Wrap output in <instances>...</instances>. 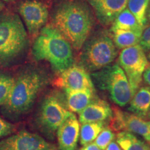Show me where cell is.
<instances>
[{"label": "cell", "mask_w": 150, "mask_h": 150, "mask_svg": "<svg viewBox=\"0 0 150 150\" xmlns=\"http://www.w3.org/2000/svg\"><path fill=\"white\" fill-rule=\"evenodd\" d=\"M32 53L37 61H46L58 74L73 65L72 45L53 24L40 30L33 43Z\"/></svg>", "instance_id": "1"}, {"label": "cell", "mask_w": 150, "mask_h": 150, "mask_svg": "<svg viewBox=\"0 0 150 150\" xmlns=\"http://www.w3.org/2000/svg\"><path fill=\"white\" fill-rule=\"evenodd\" d=\"M53 25L71 45L80 50L93 27V19L88 9L78 3H67L57 9Z\"/></svg>", "instance_id": "2"}, {"label": "cell", "mask_w": 150, "mask_h": 150, "mask_svg": "<svg viewBox=\"0 0 150 150\" xmlns=\"http://www.w3.org/2000/svg\"><path fill=\"white\" fill-rule=\"evenodd\" d=\"M46 82L45 76L38 70H28L20 74L15 79L10 95L3 106L4 110L13 115L27 112Z\"/></svg>", "instance_id": "3"}, {"label": "cell", "mask_w": 150, "mask_h": 150, "mask_svg": "<svg viewBox=\"0 0 150 150\" xmlns=\"http://www.w3.org/2000/svg\"><path fill=\"white\" fill-rule=\"evenodd\" d=\"M27 44V33L20 17L11 13L0 16V65L16 59Z\"/></svg>", "instance_id": "4"}, {"label": "cell", "mask_w": 150, "mask_h": 150, "mask_svg": "<svg viewBox=\"0 0 150 150\" xmlns=\"http://www.w3.org/2000/svg\"><path fill=\"white\" fill-rule=\"evenodd\" d=\"M91 79L99 89L107 92L115 104L123 107L130 102L132 95L128 79L117 63L92 73Z\"/></svg>", "instance_id": "5"}, {"label": "cell", "mask_w": 150, "mask_h": 150, "mask_svg": "<svg viewBox=\"0 0 150 150\" xmlns=\"http://www.w3.org/2000/svg\"><path fill=\"white\" fill-rule=\"evenodd\" d=\"M117 55V47L106 35L93 39L82 54V63L89 71H97L109 65Z\"/></svg>", "instance_id": "6"}, {"label": "cell", "mask_w": 150, "mask_h": 150, "mask_svg": "<svg viewBox=\"0 0 150 150\" xmlns=\"http://www.w3.org/2000/svg\"><path fill=\"white\" fill-rule=\"evenodd\" d=\"M118 65L126 74L133 97L140 88L142 74L149 65L145 52L140 45L123 49L118 58Z\"/></svg>", "instance_id": "7"}, {"label": "cell", "mask_w": 150, "mask_h": 150, "mask_svg": "<svg viewBox=\"0 0 150 150\" xmlns=\"http://www.w3.org/2000/svg\"><path fill=\"white\" fill-rule=\"evenodd\" d=\"M72 114L59 95L51 94L42 101L38 120L45 132L53 135Z\"/></svg>", "instance_id": "8"}, {"label": "cell", "mask_w": 150, "mask_h": 150, "mask_svg": "<svg viewBox=\"0 0 150 150\" xmlns=\"http://www.w3.org/2000/svg\"><path fill=\"white\" fill-rule=\"evenodd\" d=\"M112 115L109 120V129L120 132L127 131L142 136L150 143V127L148 122L131 112H125L116 106L112 107Z\"/></svg>", "instance_id": "9"}, {"label": "cell", "mask_w": 150, "mask_h": 150, "mask_svg": "<svg viewBox=\"0 0 150 150\" xmlns=\"http://www.w3.org/2000/svg\"><path fill=\"white\" fill-rule=\"evenodd\" d=\"M0 150H57L39 135L21 130L0 140Z\"/></svg>", "instance_id": "10"}, {"label": "cell", "mask_w": 150, "mask_h": 150, "mask_svg": "<svg viewBox=\"0 0 150 150\" xmlns=\"http://www.w3.org/2000/svg\"><path fill=\"white\" fill-rule=\"evenodd\" d=\"M29 34L35 36L47 21L49 12L47 6L35 0L25 1L19 7Z\"/></svg>", "instance_id": "11"}, {"label": "cell", "mask_w": 150, "mask_h": 150, "mask_svg": "<svg viewBox=\"0 0 150 150\" xmlns=\"http://www.w3.org/2000/svg\"><path fill=\"white\" fill-rule=\"evenodd\" d=\"M54 85L64 90H93L95 91L93 80L85 68L79 65L72 66L63 71L54 80Z\"/></svg>", "instance_id": "12"}, {"label": "cell", "mask_w": 150, "mask_h": 150, "mask_svg": "<svg viewBox=\"0 0 150 150\" xmlns=\"http://www.w3.org/2000/svg\"><path fill=\"white\" fill-rule=\"evenodd\" d=\"M99 20L105 25L112 24L126 8L128 0H88Z\"/></svg>", "instance_id": "13"}, {"label": "cell", "mask_w": 150, "mask_h": 150, "mask_svg": "<svg viewBox=\"0 0 150 150\" xmlns=\"http://www.w3.org/2000/svg\"><path fill=\"white\" fill-rule=\"evenodd\" d=\"M79 123L72 113L58 129L57 138L60 150H76L79 139Z\"/></svg>", "instance_id": "14"}, {"label": "cell", "mask_w": 150, "mask_h": 150, "mask_svg": "<svg viewBox=\"0 0 150 150\" xmlns=\"http://www.w3.org/2000/svg\"><path fill=\"white\" fill-rule=\"evenodd\" d=\"M112 115V108L107 102L97 98L79 113L80 123L100 122L110 120Z\"/></svg>", "instance_id": "15"}, {"label": "cell", "mask_w": 150, "mask_h": 150, "mask_svg": "<svg viewBox=\"0 0 150 150\" xmlns=\"http://www.w3.org/2000/svg\"><path fill=\"white\" fill-rule=\"evenodd\" d=\"M66 106L71 112L79 113L97 97L93 90H65Z\"/></svg>", "instance_id": "16"}, {"label": "cell", "mask_w": 150, "mask_h": 150, "mask_svg": "<svg viewBox=\"0 0 150 150\" xmlns=\"http://www.w3.org/2000/svg\"><path fill=\"white\" fill-rule=\"evenodd\" d=\"M128 110L135 115L145 117L150 111V88L140 87L132 97Z\"/></svg>", "instance_id": "17"}, {"label": "cell", "mask_w": 150, "mask_h": 150, "mask_svg": "<svg viewBox=\"0 0 150 150\" xmlns=\"http://www.w3.org/2000/svg\"><path fill=\"white\" fill-rule=\"evenodd\" d=\"M144 28L140 25L134 15L130 12L128 8L125 10L117 16L112 22L111 31L112 32L117 30H125V31H143Z\"/></svg>", "instance_id": "18"}, {"label": "cell", "mask_w": 150, "mask_h": 150, "mask_svg": "<svg viewBox=\"0 0 150 150\" xmlns=\"http://www.w3.org/2000/svg\"><path fill=\"white\" fill-rule=\"evenodd\" d=\"M116 142L122 150H149L150 147L132 133L127 131L118 132L115 136Z\"/></svg>", "instance_id": "19"}, {"label": "cell", "mask_w": 150, "mask_h": 150, "mask_svg": "<svg viewBox=\"0 0 150 150\" xmlns=\"http://www.w3.org/2000/svg\"><path fill=\"white\" fill-rule=\"evenodd\" d=\"M142 31L117 30L113 32V41L116 47L125 49L136 45L140 42Z\"/></svg>", "instance_id": "20"}, {"label": "cell", "mask_w": 150, "mask_h": 150, "mask_svg": "<svg viewBox=\"0 0 150 150\" xmlns=\"http://www.w3.org/2000/svg\"><path fill=\"white\" fill-rule=\"evenodd\" d=\"M104 127V122L82 124L79 134L81 145L85 146L93 142Z\"/></svg>", "instance_id": "21"}, {"label": "cell", "mask_w": 150, "mask_h": 150, "mask_svg": "<svg viewBox=\"0 0 150 150\" xmlns=\"http://www.w3.org/2000/svg\"><path fill=\"white\" fill-rule=\"evenodd\" d=\"M150 0H128V9L134 15L140 25L145 27L147 23V11Z\"/></svg>", "instance_id": "22"}, {"label": "cell", "mask_w": 150, "mask_h": 150, "mask_svg": "<svg viewBox=\"0 0 150 150\" xmlns=\"http://www.w3.org/2000/svg\"><path fill=\"white\" fill-rule=\"evenodd\" d=\"M15 79L9 74L0 72V106L6 102L13 86Z\"/></svg>", "instance_id": "23"}, {"label": "cell", "mask_w": 150, "mask_h": 150, "mask_svg": "<svg viewBox=\"0 0 150 150\" xmlns=\"http://www.w3.org/2000/svg\"><path fill=\"white\" fill-rule=\"evenodd\" d=\"M115 138V134H114L113 131L109 128L104 127L103 130L99 133L94 142L101 150H105L110 142L113 141Z\"/></svg>", "instance_id": "24"}, {"label": "cell", "mask_w": 150, "mask_h": 150, "mask_svg": "<svg viewBox=\"0 0 150 150\" xmlns=\"http://www.w3.org/2000/svg\"><path fill=\"white\" fill-rule=\"evenodd\" d=\"M139 44L145 52L150 51V26L144 28Z\"/></svg>", "instance_id": "25"}, {"label": "cell", "mask_w": 150, "mask_h": 150, "mask_svg": "<svg viewBox=\"0 0 150 150\" xmlns=\"http://www.w3.org/2000/svg\"><path fill=\"white\" fill-rule=\"evenodd\" d=\"M14 126L0 117V139L8 136L14 131Z\"/></svg>", "instance_id": "26"}, {"label": "cell", "mask_w": 150, "mask_h": 150, "mask_svg": "<svg viewBox=\"0 0 150 150\" xmlns=\"http://www.w3.org/2000/svg\"><path fill=\"white\" fill-rule=\"evenodd\" d=\"M142 78H143L144 82H145L147 85L150 86V64L149 63L147 66V67L145 68L143 74H142Z\"/></svg>", "instance_id": "27"}, {"label": "cell", "mask_w": 150, "mask_h": 150, "mask_svg": "<svg viewBox=\"0 0 150 150\" xmlns=\"http://www.w3.org/2000/svg\"><path fill=\"white\" fill-rule=\"evenodd\" d=\"M79 150H101L99 148L97 147L96 144L95 142H91V143L83 146Z\"/></svg>", "instance_id": "28"}, {"label": "cell", "mask_w": 150, "mask_h": 150, "mask_svg": "<svg viewBox=\"0 0 150 150\" xmlns=\"http://www.w3.org/2000/svg\"><path fill=\"white\" fill-rule=\"evenodd\" d=\"M105 150H122V149L118 145L117 142L112 141V142H110L109 145H108V146L106 148V149Z\"/></svg>", "instance_id": "29"}, {"label": "cell", "mask_w": 150, "mask_h": 150, "mask_svg": "<svg viewBox=\"0 0 150 150\" xmlns=\"http://www.w3.org/2000/svg\"><path fill=\"white\" fill-rule=\"evenodd\" d=\"M4 3L0 0V12H1V10L4 8Z\"/></svg>", "instance_id": "30"}, {"label": "cell", "mask_w": 150, "mask_h": 150, "mask_svg": "<svg viewBox=\"0 0 150 150\" xmlns=\"http://www.w3.org/2000/svg\"><path fill=\"white\" fill-rule=\"evenodd\" d=\"M3 1H7V2H9V1H16V0H3Z\"/></svg>", "instance_id": "31"}, {"label": "cell", "mask_w": 150, "mask_h": 150, "mask_svg": "<svg viewBox=\"0 0 150 150\" xmlns=\"http://www.w3.org/2000/svg\"><path fill=\"white\" fill-rule=\"evenodd\" d=\"M148 18H149V21H150V9H149V13H148Z\"/></svg>", "instance_id": "32"}, {"label": "cell", "mask_w": 150, "mask_h": 150, "mask_svg": "<svg viewBox=\"0 0 150 150\" xmlns=\"http://www.w3.org/2000/svg\"><path fill=\"white\" fill-rule=\"evenodd\" d=\"M148 59L150 61V52L149 53V54H148Z\"/></svg>", "instance_id": "33"}, {"label": "cell", "mask_w": 150, "mask_h": 150, "mask_svg": "<svg viewBox=\"0 0 150 150\" xmlns=\"http://www.w3.org/2000/svg\"><path fill=\"white\" fill-rule=\"evenodd\" d=\"M148 123H149V127H150V122H148Z\"/></svg>", "instance_id": "34"}, {"label": "cell", "mask_w": 150, "mask_h": 150, "mask_svg": "<svg viewBox=\"0 0 150 150\" xmlns=\"http://www.w3.org/2000/svg\"><path fill=\"white\" fill-rule=\"evenodd\" d=\"M149 116H150V111H149Z\"/></svg>", "instance_id": "35"}, {"label": "cell", "mask_w": 150, "mask_h": 150, "mask_svg": "<svg viewBox=\"0 0 150 150\" xmlns=\"http://www.w3.org/2000/svg\"><path fill=\"white\" fill-rule=\"evenodd\" d=\"M149 150H150V149H149Z\"/></svg>", "instance_id": "36"}]
</instances>
